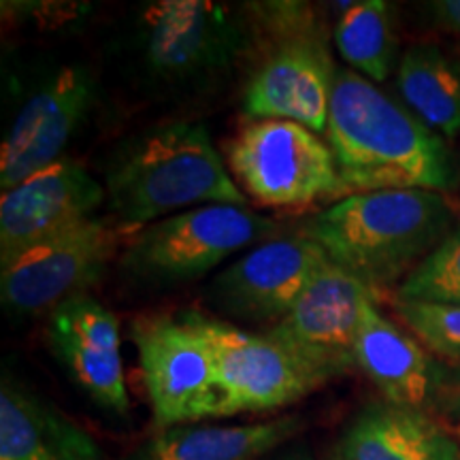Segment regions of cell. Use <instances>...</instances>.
I'll return each instance as SVG.
<instances>
[{
	"instance_id": "obj_22",
	"label": "cell",
	"mask_w": 460,
	"mask_h": 460,
	"mask_svg": "<svg viewBox=\"0 0 460 460\" xmlns=\"http://www.w3.org/2000/svg\"><path fill=\"white\" fill-rule=\"evenodd\" d=\"M396 301L460 305V224L401 281Z\"/></svg>"
},
{
	"instance_id": "obj_17",
	"label": "cell",
	"mask_w": 460,
	"mask_h": 460,
	"mask_svg": "<svg viewBox=\"0 0 460 460\" xmlns=\"http://www.w3.org/2000/svg\"><path fill=\"white\" fill-rule=\"evenodd\" d=\"M0 460H105V454L71 418L4 373Z\"/></svg>"
},
{
	"instance_id": "obj_27",
	"label": "cell",
	"mask_w": 460,
	"mask_h": 460,
	"mask_svg": "<svg viewBox=\"0 0 460 460\" xmlns=\"http://www.w3.org/2000/svg\"><path fill=\"white\" fill-rule=\"evenodd\" d=\"M458 54H460V45H458Z\"/></svg>"
},
{
	"instance_id": "obj_14",
	"label": "cell",
	"mask_w": 460,
	"mask_h": 460,
	"mask_svg": "<svg viewBox=\"0 0 460 460\" xmlns=\"http://www.w3.org/2000/svg\"><path fill=\"white\" fill-rule=\"evenodd\" d=\"M96 88L85 66H62L22 105L0 147V188L9 190L60 163L88 118Z\"/></svg>"
},
{
	"instance_id": "obj_19",
	"label": "cell",
	"mask_w": 460,
	"mask_h": 460,
	"mask_svg": "<svg viewBox=\"0 0 460 460\" xmlns=\"http://www.w3.org/2000/svg\"><path fill=\"white\" fill-rule=\"evenodd\" d=\"M303 429L298 416L237 427H190L160 430L135 460H256L286 444Z\"/></svg>"
},
{
	"instance_id": "obj_8",
	"label": "cell",
	"mask_w": 460,
	"mask_h": 460,
	"mask_svg": "<svg viewBox=\"0 0 460 460\" xmlns=\"http://www.w3.org/2000/svg\"><path fill=\"white\" fill-rule=\"evenodd\" d=\"M154 422L160 430L214 418L217 376L211 345L190 318L141 315L130 324Z\"/></svg>"
},
{
	"instance_id": "obj_3",
	"label": "cell",
	"mask_w": 460,
	"mask_h": 460,
	"mask_svg": "<svg viewBox=\"0 0 460 460\" xmlns=\"http://www.w3.org/2000/svg\"><path fill=\"white\" fill-rule=\"evenodd\" d=\"M454 230V209L433 190H382L335 200L301 228L332 264L373 292L402 281Z\"/></svg>"
},
{
	"instance_id": "obj_5",
	"label": "cell",
	"mask_w": 460,
	"mask_h": 460,
	"mask_svg": "<svg viewBox=\"0 0 460 460\" xmlns=\"http://www.w3.org/2000/svg\"><path fill=\"white\" fill-rule=\"evenodd\" d=\"M278 222L237 205H205L158 220L126 241L119 267L147 288L205 278L237 252L275 239Z\"/></svg>"
},
{
	"instance_id": "obj_4",
	"label": "cell",
	"mask_w": 460,
	"mask_h": 460,
	"mask_svg": "<svg viewBox=\"0 0 460 460\" xmlns=\"http://www.w3.org/2000/svg\"><path fill=\"white\" fill-rule=\"evenodd\" d=\"M252 68L243 88L247 119H290L326 132L337 68L331 32L309 3L247 4Z\"/></svg>"
},
{
	"instance_id": "obj_18",
	"label": "cell",
	"mask_w": 460,
	"mask_h": 460,
	"mask_svg": "<svg viewBox=\"0 0 460 460\" xmlns=\"http://www.w3.org/2000/svg\"><path fill=\"white\" fill-rule=\"evenodd\" d=\"M335 460H460V446L427 411L384 401L349 422Z\"/></svg>"
},
{
	"instance_id": "obj_25",
	"label": "cell",
	"mask_w": 460,
	"mask_h": 460,
	"mask_svg": "<svg viewBox=\"0 0 460 460\" xmlns=\"http://www.w3.org/2000/svg\"><path fill=\"white\" fill-rule=\"evenodd\" d=\"M435 407L444 413L446 418L460 422V382L446 386V390L441 393L439 401H437Z\"/></svg>"
},
{
	"instance_id": "obj_11",
	"label": "cell",
	"mask_w": 460,
	"mask_h": 460,
	"mask_svg": "<svg viewBox=\"0 0 460 460\" xmlns=\"http://www.w3.org/2000/svg\"><path fill=\"white\" fill-rule=\"evenodd\" d=\"M211 345L217 376L214 418L281 410L320 386L267 335L188 309Z\"/></svg>"
},
{
	"instance_id": "obj_7",
	"label": "cell",
	"mask_w": 460,
	"mask_h": 460,
	"mask_svg": "<svg viewBox=\"0 0 460 460\" xmlns=\"http://www.w3.org/2000/svg\"><path fill=\"white\" fill-rule=\"evenodd\" d=\"M135 48L156 82L197 85L226 71L250 48V26L226 4L156 0L137 17Z\"/></svg>"
},
{
	"instance_id": "obj_21",
	"label": "cell",
	"mask_w": 460,
	"mask_h": 460,
	"mask_svg": "<svg viewBox=\"0 0 460 460\" xmlns=\"http://www.w3.org/2000/svg\"><path fill=\"white\" fill-rule=\"evenodd\" d=\"M332 41L356 73L369 82H386L396 60L393 7L384 0L348 3L332 31Z\"/></svg>"
},
{
	"instance_id": "obj_26",
	"label": "cell",
	"mask_w": 460,
	"mask_h": 460,
	"mask_svg": "<svg viewBox=\"0 0 460 460\" xmlns=\"http://www.w3.org/2000/svg\"><path fill=\"white\" fill-rule=\"evenodd\" d=\"M456 437H458V441H460V424L456 427Z\"/></svg>"
},
{
	"instance_id": "obj_24",
	"label": "cell",
	"mask_w": 460,
	"mask_h": 460,
	"mask_svg": "<svg viewBox=\"0 0 460 460\" xmlns=\"http://www.w3.org/2000/svg\"><path fill=\"white\" fill-rule=\"evenodd\" d=\"M429 11L441 28L460 34V0H437L429 4Z\"/></svg>"
},
{
	"instance_id": "obj_2",
	"label": "cell",
	"mask_w": 460,
	"mask_h": 460,
	"mask_svg": "<svg viewBox=\"0 0 460 460\" xmlns=\"http://www.w3.org/2000/svg\"><path fill=\"white\" fill-rule=\"evenodd\" d=\"M105 192L107 217L128 234L197 207H247L199 122L160 124L132 137L109 160Z\"/></svg>"
},
{
	"instance_id": "obj_16",
	"label": "cell",
	"mask_w": 460,
	"mask_h": 460,
	"mask_svg": "<svg viewBox=\"0 0 460 460\" xmlns=\"http://www.w3.org/2000/svg\"><path fill=\"white\" fill-rule=\"evenodd\" d=\"M356 367L371 379L384 401L393 405L427 410L446 390V373L413 332L401 329L379 312L377 301L365 309Z\"/></svg>"
},
{
	"instance_id": "obj_20",
	"label": "cell",
	"mask_w": 460,
	"mask_h": 460,
	"mask_svg": "<svg viewBox=\"0 0 460 460\" xmlns=\"http://www.w3.org/2000/svg\"><path fill=\"white\" fill-rule=\"evenodd\" d=\"M405 107L444 139L460 137V60L435 45H411L396 71Z\"/></svg>"
},
{
	"instance_id": "obj_23",
	"label": "cell",
	"mask_w": 460,
	"mask_h": 460,
	"mask_svg": "<svg viewBox=\"0 0 460 460\" xmlns=\"http://www.w3.org/2000/svg\"><path fill=\"white\" fill-rule=\"evenodd\" d=\"M396 315L429 352L460 362V305L396 301Z\"/></svg>"
},
{
	"instance_id": "obj_13",
	"label": "cell",
	"mask_w": 460,
	"mask_h": 460,
	"mask_svg": "<svg viewBox=\"0 0 460 460\" xmlns=\"http://www.w3.org/2000/svg\"><path fill=\"white\" fill-rule=\"evenodd\" d=\"M105 203V183L71 158L4 190L0 199V269L31 247L96 217Z\"/></svg>"
},
{
	"instance_id": "obj_1",
	"label": "cell",
	"mask_w": 460,
	"mask_h": 460,
	"mask_svg": "<svg viewBox=\"0 0 460 460\" xmlns=\"http://www.w3.org/2000/svg\"><path fill=\"white\" fill-rule=\"evenodd\" d=\"M326 143L337 166V200L382 190L458 188V164L444 137L352 68H337Z\"/></svg>"
},
{
	"instance_id": "obj_12",
	"label": "cell",
	"mask_w": 460,
	"mask_h": 460,
	"mask_svg": "<svg viewBox=\"0 0 460 460\" xmlns=\"http://www.w3.org/2000/svg\"><path fill=\"white\" fill-rule=\"evenodd\" d=\"M329 262L324 250L303 233L269 239L224 269L207 298L228 318L273 326Z\"/></svg>"
},
{
	"instance_id": "obj_9",
	"label": "cell",
	"mask_w": 460,
	"mask_h": 460,
	"mask_svg": "<svg viewBox=\"0 0 460 460\" xmlns=\"http://www.w3.org/2000/svg\"><path fill=\"white\" fill-rule=\"evenodd\" d=\"M371 301L377 295L369 286L329 262L264 335L322 388L356 367V341Z\"/></svg>"
},
{
	"instance_id": "obj_15",
	"label": "cell",
	"mask_w": 460,
	"mask_h": 460,
	"mask_svg": "<svg viewBox=\"0 0 460 460\" xmlns=\"http://www.w3.org/2000/svg\"><path fill=\"white\" fill-rule=\"evenodd\" d=\"M48 341L73 382L96 405L118 416L128 413L119 322L105 305L88 295L58 305L48 320Z\"/></svg>"
},
{
	"instance_id": "obj_10",
	"label": "cell",
	"mask_w": 460,
	"mask_h": 460,
	"mask_svg": "<svg viewBox=\"0 0 460 460\" xmlns=\"http://www.w3.org/2000/svg\"><path fill=\"white\" fill-rule=\"evenodd\" d=\"M122 234L109 217H92L31 247L0 271L4 312L24 320L85 295L105 273Z\"/></svg>"
},
{
	"instance_id": "obj_6",
	"label": "cell",
	"mask_w": 460,
	"mask_h": 460,
	"mask_svg": "<svg viewBox=\"0 0 460 460\" xmlns=\"http://www.w3.org/2000/svg\"><path fill=\"white\" fill-rule=\"evenodd\" d=\"M226 166L245 199L269 209H305L337 199L332 149L290 119H247L226 143Z\"/></svg>"
}]
</instances>
